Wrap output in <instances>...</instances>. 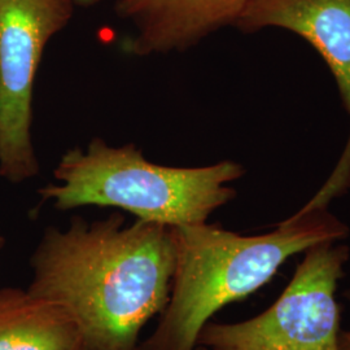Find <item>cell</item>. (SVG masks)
Masks as SVG:
<instances>
[{
    "label": "cell",
    "instance_id": "6da1fadb",
    "mask_svg": "<svg viewBox=\"0 0 350 350\" xmlns=\"http://www.w3.org/2000/svg\"><path fill=\"white\" fill-rule=\"evenodd\" d=\"M27 292L51 301L81 328L88 350H137L139 335L169 302L175 269L173 227L125 217L66 230L46 228L31 256Z\"/></svg>",
    "mask_w": 350,
    "mask_h": 350
},
{
    "label": "cell",
    "instance_id": "7a4b0ae2",
    "mask_svg": "<svg viewBox=\"0 0 350 350\" xmlns=\"http://www.w3.org/2000/svg\"><path fill=\"white\" fill-rule=\"evenodd\" d=\"M348 234V226L327 209L295 213L274 231L253 237L206 222L173 227L169 302L153 334L137 350L195 349L202 327L226 305L267 284L291 257Z\"/></svg>",
    "mask_w": 350,
    "mask_h": 350
},
{
    "label": "cell",
    "instance_id": "3957f363",
    "mask_svg": "<svg viewBox=\"0 0 350 350\" xmlns=\"http://www.w3.org/2000/svg\"><path fill=\"white\" fill-rule=\"evenodd\" d=\"M245 174L235 161L174 167L152 163L133 143L112 147L101 138L66 150L53 170L56 183L40 188L57 211L108 206L169 227L198 225L237 198L228 183Z\"/></svg>",
    "mask_w": 350,
    "mask_h": 350
},
{
    "label": "cell",
    "instance_id": "277c9868",
    "mask_svg": "<svg viewBox=\"0 0 350 350\" xmlns=\"http://www.w3.org/2000/svg\"><path fill=\"white\" fill-rule=\"evenodd\" d=\"M275 302L237 323L208 322L198 345L211 350H340L338 282L345 275L348 245L327 241L310 247Z\"/></svg>",
    "mask_w": 350,
    "mask_h": 350
},
{
    "label": "cell",
    "instance_id": "5b68a950",
    "mask_svg": "<svg viewBox=\"0 0 350 350\" xmlns=\"http://www.w3.org/2000/svg\"><path fill=\"white\" fill-rule=\"evenodd\" d=\"M75 7V0H0V176L12 183L39 174L31 142L36 78Z\"/></svg>",
    "mask_w": 350,
    "mask_h": 350
},
{
    "label": "cell",
    "instance_id": "8992f818",
    "mask_svg": "<svg viewBox=\"0 0 350 350\" xmlns=\"http://www.w3.org/2000/svg\"><path fill=\"white\" fill-rule=\"evenodd\" d=\"M235 27L245 34L279 27L305 39L335 77L350 118V0H250ZM349 189L350 131L332 174L297 213L325 211Z\"/></svg>",
    "mask_w": 350,
    "mask_h": 350
},
{
    "label": "cell",
    "instance_id": "52a82bcc",
    "mask_svg": "<svg viewBox=\"0 0 350 350\" xmlns=\"http://www.w3.org/2000/svg\"><path fill=\"white\" fill-rule=\"evenodd\" d=\"M250 0H117L114 12L134 26L126 52L146 57L185 52L235 26Z\"/></svg>",
    "mask_w": 350,
    "mask_h": 350
},
{
    "label": "cell",
    "instance_id": "ba28073f",
    "mask_svg": "<svg viewBox=\"0 0 350 350\" xmlns=\"http://www.w3.org/2000/svg\"><path fill=\"white\" fill-rule=\"evenodd\" d=\"M0 350H88L72 317L18 288L0 289Z\"/></svg>",
    "mask_w": 350,
    "mask_h": 350
},
{
    "label": "cell",
    "instance_id": "9c48e42d",
    "mask_svg": "<svg viewBox=\"0 0 350 350\" xmlns=\"http://www.w3.org/2000/svg\"><path fill=\"white\" fill-rule=\"evenodd\" d=\"M338 349L350 350V329L340 332V338H338Z\"/></svg>",
    "mask_w": 350,
    "mask_h": 350
},
{
    "label": "cell",
    "instance_id": "30bf717a",
    "mask_svg": "<svg viewBox=\"0 0 350 350\" xmlns=\"http://www.w3.org/2000/svg\"><path fill=\"white\" fill-rule=\"evenodd\" d=\"M101 0H75V4L83 8H88V7H94L98 3H100Z\"/></svg>",
    "mask_w": 350,
    "mask_h": 350
},
{
    "label": "cell",
    "instance_id": "8fae6325",
    "mask_svg": "<svg viewBox=\"0 0 350 350\" xmlns=\"http://www.w3.org/2000/svg\"><path fill=\"white\" fill-rule=\"evenodd\" d=\"M193 350H211V349H208V348H206V347H202V345H196V347H195V349Z\"/></svg>",
    "mask_w": 350,
    "mask_h": 350
},
{
    "label": "cell",
    "instance_id": "7c38bea8",
    "mask_svg": "<svg viewBox=\"0 0 350 350\" xmlns=\"http://www.w3.org/2000/svg\"><path fill=\"white\" fill-rule=\"evenodd\" d=\"M344 296L348 299V300H350V288L348 289V291H345V293H344Z\"/></svg>",
    "mask_w": 350,
    "mask_h": 350
},
{
    "label": "cell",
    "instance_id": "4fadbf2b",
    "mask_svg": "<svg viewBox=\"0 0 350 350\" xmlns=\"http://www.w3.org/2000/svg\"><path fill=\"white\" fill-rule=\"evenodd\" d=\"M3 244H4V240H3V238L0 237V250L3 248Z\"/></svg>",
    "mask_w": 350,
    "mask_h": 350
}]
</instances>
